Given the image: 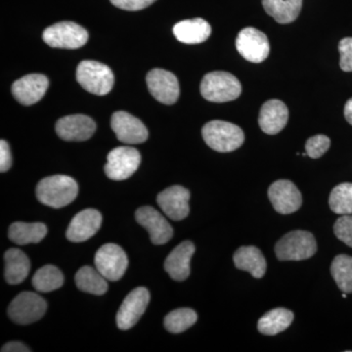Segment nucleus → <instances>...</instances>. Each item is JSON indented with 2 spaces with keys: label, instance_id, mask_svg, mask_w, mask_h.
I'll return each instance as SVG.
<instances>
[{
  "label": "nucleus",
  "instance_id": "obj_1",
  "mask_svg": "<svg viewBox=\"0 0 352 352\" xmlns=\"http://www.w3.org/2000/svg\"><path fill=\"white\" fill-rule=\"evenodd\" d=\"M38 201L53 208L66 207L76 200L78 183L67 175H53L39 182L36 190Z\"/></svg>",
  "mask_w": 352,
  "mask_h": 352
},
{
  "label": "nucleus",
  "instance_id": "obj_2",
  "mask_svg": "<svg viewBox=\"0 0 352 352\" xmlns=\"http://www.w3.org/2000/svg\"><path fill=\"white\" fill-rule=\"evenodd\" d=\"M204 140L214 151H235L243 145L245 134L241 127L223 120H212L201 129Z\"/></svg>",
  "mask_w": 352,
  "mask_h": 352
},
{
  "label": "nucleus",
  "instance_id": "obj_3",
  "mask_svg": "<svg viewBox=\"0 0 352 352\" xmlns=\"http://www.w3.org/2000/svg\"><path fill=\"white\" fill-rule=\"evenodd\" d=\"M201 94L206 100L224 103L237 99L242 94V85L232 74L212 72L204 76L201 82Z\"/></svg>",
  "mask_w": 352,
  "mask_h": 352
},
{
  "label": "nucleus",
  "instance_id": "obj_4",
  "mask_svg": "<svg viewBox=\"0 0 352 352\" xmlns=\"http://www.w3.org/2000/svg\"><path fill=\"white\" fill-rule=\"evenodd\" d=\"M76 80L90 94L103 96L112 90L115 76L107 65L96 61L80 62L76 69Z\"/></svg>",
  "mask_w": 352,
  "mask_h": 352
},
{
  "label": "nucleus",
  "instance_id": "obj_5",
  "mask_svg": "<svg viewBox=\"0 0 352 352\" xmlns=\"http://www.w3.org/2000/svg\"><path fill=\"white\" fill-rule=\"evenodd\" d=\"M317 251L314 236L307 231H292L275 245L277 258L282 261H303L311 258Z\"/></svg>",
  "mask_w": 352,
  "mask_h": 352
},
{
  "label": "nucleus",
  "instance_id": "obj_6",
  "mask_svg": "<svg viewBox=\"0 0 352 352\" xmlns=\"http://www.w3.org/2000/svg\"><path fill=\"white\" fill-rule=\"evenodd\" d=\"M44 43L53 48L78 50L88 41V32L82 25L74 22H60L43 32Z\"/></svg>",
  "mask_w": 352,
  "mask_h": 352
},
{
  "label": "nucleus",
  "instance_id": "obj_7",
  "mask_svg": "<svg viewBox=\"0 0 352 352\" xmlns=\"http://www.w3.org/2000/svg\"><path fill=\"white\" fill-rule=\"evenodd\" d=\"M47 303L41 296L32 292H23L16 296L8 307L11 320L19 325H29L43 318Z\"/></svg>",
  "mask_w": 352,
  "mask_h": 352
},
{
  "label": "nucleus",
  "instance_id": "obj_8",
  "mask_svg": "<svg viewBox=\"0 0 352 352\" xmlns=\"http://www.w3.org/2000/svg\"><path fill=\"white\" fill-rule=\"evenodd\" d=\"M96 270L109 281H119L129 266V258L122 247L116 244L102 245L95 254Z\"/></svg>",
  "mask_w": 352,
  "mask_h": 352
},
{
  "label": "nucleus",
  "instance_id": "obj_9",
  "mask_svg": "<svg viewBox=\"0 0 352 352\" xmlns=\"http://www.w3.org/2000/svg\"><path fill=\"white\" fill-rule=\"evenodd\" d=\"M141 163L140 153L135 148L124 146L109 153L105 173L110 179L120 182L134 175Z\"/></svg>",
  "mask_w": 352,
  "mask_h": 352
},
{
  "label": "nucleus",
  "instance_id": "obj_10",
  "mask_svg": "<svg viewBox=\"0 0 352 352\" xmlns=\"http://www.w3.org/2000/svg\"><path fill=\"white\" fill-rule=\"evenodd\" d=\"M238 52L252 63H261L268 57L270 44L267 36L256 28H245L236 39Z\"/></svg>",
  "mask_w": 352,
  "mask_h": 352
},
{
  "label": "nucleus",
  "instance_id": "obj_11",
  "mask_svg": "<svg viewBox=\"0 0 352 352\" xmlns=\"http://www.w3.org/2000/svg\"><path fill=\"white\" fill-rule=\"evenodd\" d=\"M150 94L164 105H173L179 98L180 88L177 78L170 72L154 69L146 78Z\"/></svg>",
  "mask_w": 352,
  "mask_h": 352
},
{
  "label": "nucleus",
  "instance_id": "obj_12",
  "mask_svg": "<svg viewBox=\"0 0 352 352\" xmlns=\"http://www.w3.org/2000/svg\"><path fill=\"white\" fill-rule=\"evenodd\" d=\"M150 302V293L144 287H139L127 295L117 314V325L120 330H129L141 318Z\"/></svg>",
  "mask_w": 352,
  "mask_h": 352
},
{
  "label": "nucleus",
  "instance_id": "obj_13",
  "mask_svg": "<svg viewBox=\"0 0 352 352\" xmlns=\"http://www.w3.org/2000/svg\"><path fill=\"white\" fill-rule=\"evenodd\" d=\"M111 126L120 142L126 144H141L149 136L147 127L138 118L131 113L119 111L112 116Z\"/></svg>",
  "mask_w": 352,
  "mask_h": 352
},
{
  "label": "nucleus",
  "instance_id": "obj_14",
  "mask_svg": "<svg viewBox=\"0 0 352 352\" xmlns=\"http://www.w3.org/2000/svg\"><path fill=\"white\" fill-rule=\"evenodd\" d=\"M268 197L275 210L280 214H291L300 210L302 197L300 190L289 180H277L270 185Z\"/></svg>",
  "mask_w": 352,
  "mask_h": 352
},
{
  "label": "nucleus",
  "instance_id": "obj_15",
  "mask_svg": "<svg viewBox=\"0 0 352 352\" xmlns=\"http://www.w3.org/2000/svg\"><path fill=\"white\" fill-rule=\"evenodd\" d=\"M135 219L138 223L148 231L153 244L164 245L170 242L173 238V227L156 208L152 207L138 208L135 212Z\"/></svg>",
  "mask_w": 352,
  "mask_h": 352
},
{
  "label": "nucleus",
  "instance_id": "obj_16",
  "mask_svg": "<svg viewBox=\"0 0 352 352\" xmlns=\"http://www.w3.org/2000/svg\"><path fill=\"white\" fill-rule=\"evenodd\" d=\"M190 196L188 189L175 185L161 192L157 201L164 214L170 219L180 221L188 217Z\"/></svg>",
  "mask_w": 352,
  "mask_h": 352
},
{
  "label": "nucleus",
  "instance_id": "obj_17",
  "mask_svg": "<svg viewBox=\"0 0 352 352\" xmlns=\"http://www.w3.org/2000/svg\"><path fill=\"white\" fill-rule=\"evenodd\" d=\"M50 87V80L41 74L23 76L12 85L11 91L16 100L25 106H31L41 101Z\"/></svg>",
  "mask_w": 352,
  "mask_h": 352
},
{
  "label": "nucleus",
  "instance_id": "obj_18",
  "mask_svg": "<svg viewBox=\"0 0 352 352\" xmlns=\"http://www.w3.org/2000/svg\"><path fill=\"white\" fill-rule=\"evenodd\" d=\"M102 224V215L94 208H87L72 219L67 229V239L74 243L85 242L98 232Z\"/></svg>",
  "mask_w": 352,
  "mask_h": 352
},
{
  "label": "nucleus",
  "instance_id": "obj_19",
  "mask_svg": "<svg viewBox=\"0 0 352 352\" xmlns=\"http://www.w3.org/2000/svg\"><path fill=\"white\" fill-rule=\"evenodd\" d=\"M96 124L85 115H72L62 118L56 124V132L65 141H85L91 138Z\"/></svg>",
  "mask_w": 352,
  "mask_h": 352
},
{
  "label": "nucleus",
  "instance_id": "obj_20",
  "mask_svg": "<svg viewBox=\"0 0 352 352\" xmlns=\"http://www.w3.org/2000/svg\"><path fill=\"white\" fill-rule=\"evenodd\" d=\"M195 252V245L191 241H185L168 254L164 261V270L175 281H184L189 277L192 256Z\"/></svg>",
  "mask_w": 352,
  "mask_h": 352
},
{
  "label": "nucleus",
  "instance_id": "obj_21",
  "mask_svg": "<svg viewBox=\"0 0 352 352\" xmlns=\"http://www.w3.org/2000/svg\"><path fill=\"white\" fill-rule=\"evenodd\" d=\"M289 120V110L283 102L272 99L265 102L259 113L258 124L266 134L275 135L283 131Z\"/></svg>",
  "mask_w": 352,
  "mask_h": 352
},
{
  "label": "nucleus",
  "instance_id": "obj_22",
  "mask_svg": "<svg viewBox=\"0 0 352 352\" xmlns=\"http://www.w3.org/2000/svg\"><path fill=\"white\" fill-rule=\"evenodd\" d=\"M212 28L201 18L184 20L173 27V34L178 41L185 44H199L210 38Z\"/></svg>",
  "mask_w": 352,
  "mask_h": 352
},
{
  "label": "nucleus",
  "instance_id": "obj_23",
  "mask_svg": "<svg viewBox=\"0 0 352 352\" xmlns=\"http://www.w3.org/2000/svg\"><path fill=\"white\" fill-rule=\"evenodd\" d=\"M233 259L238 270L248 271L256 279H261L265 274V258L261 250L254 245L241 247L234 254Z\"/></svg>",
  "mask_w": 352,
  "mask_h": 352
},
{
  "label": "nucleus",
  "instance_id": "obj_24",
  "mask_svg": "<svg viewBox=\"0 0 352 352\" xmlns=\"http://www.w3.org/2000/svg\"><path fill=\"white\" fill-rule=\"evenodd\" d=\"M4 261L7 283L18 285L25 281L31 270V263L27 254L17 248H12L4 254Z\"/></svg>",
  "mask_w": 352,
  "mask_h": 352
},
{
  "label": "nucleus",
  "instance_id": "obj_25",
  "mask_svg": "<svg viewBox=\"0 0 352 352\" xmlns=\"http://www.w3.org/2000/svg\"><path fill=\"white\" fill-rule=\"evenodd\" d=\"M47 227L41 222H14L9 227L8 237L16 245L36 244L45 238Z\"/></svg>",
  "mask_w": 352,
  "mask_h": 352
},
{
  "label": "nucleus",
  "instance_id": "obj_26",
  "mask_svg": "<svg viewBox=\"0 0 352 352\" xmlns=\"http://www.w3.org/2000/svg\"><path fill=\"white\" fill-rule=\"evenodd\" d=\"M263 6L279 24H289L300 15L302 0H263Z\"/></svg>",
  "mask_w": 352,
  "mask_h": 352
},
{
  "label": "nucleus",
  "instance_id": "obj_27",
  "mask_svg": "<svg viewBox=\"0 0 352 352\" xmlns=\"http://www.w3.org/2000/svg\"><path fill=\"white\" fill-rule=\"evenodd\" d=\"M294 314L286 308H275L263 315L258 320L259 332L266 336H274L282 333L291 325Z\"/></svg>",
  "mask_w": 352,
  "mask_h": 352
},
{
  "label": "nucleus",
  "instance_id": "obj_28",
  "mask_svg": "<svg viewBox=\"0 0 352 352\" xmlns=\"http://www.w3.org/2000/svg\"><path fill=\"white\" fill-rule=\"evenodd\" d=\"M75 281L78 288L85 293L102 296L108 291L107 279L98 270L83 266L76 272Z\"/></svg>",
  "mask_w": 352,
  "mask_h": 352
},
{
  "label": "nucleus",
  "instance_id": "obj_29",
  "mask_svg": "<svg viewBox=\"0 0 352 352\" xmlns=\"http://www.w3.org/2000/svg\"><path fill=\"white\" fill-rule=\"evenodd\" d=\"M63 284V273L54 265H45L39 268L32 278V286L39 293H50L61 288Z\"/></svg>",
  "mask_w": 352,
  "mask_h": 352
},
{
  "label": "nucleus",
  "instance_id": "obj_30",
  "mask_svg": "<svg viewBox=\"0 0 352 352\" xmlns=\"http://www.w3.org/2000/svg\"><path fill=\"white\" fill-rule=\"evenodd\" d=\"M331 273L342 293L352 294V256H336L331 265Z\"/></svg>",
  "mask_w": 352,
  "mask_h": 352
},
{
  "label": "nucleus",
  "instance_id": "obj_31",
  "mask_svg": "<svg viewBox=\"0 0 352 352\" xmlns=\"http://www.w3.org/2000/svg\"><path fill=\"white\" fill-rule=\"evenodd\" d=\"M197 319L198 315L191 308H178L166 315L164 324L168 332L180 333L192 327Z\"/></svg>",
  "mask_w": 352,
  "mask_h": 352
},
{
  "label": "nucleus",
  "instance_id": "obj_32",
  "mask_svg": "<svg viewBox=\"0 0 352 352\" xmlns=\"http://www.w3.org/2000/svg\"><path fill=\"white\" fill-rule=\"evenodd\" d=\"M329 205L335 214H352V183H340L331 192Z\"/></svg>",
  "mask_w": 352,
  "mask_h": 352
},
{
  "label": "nucleus",
  "instance_id": "obj_33",
  "mask_svg": "<svg viewBox=\"0 0 352 352\" xmlns=\"http://www.w3.org/2000/svg\"><path fill=\"white\" fill-rule=\"evenodd\" d=\"M330 145V138L328 136L319 134V135H315L314 138L308 139L307 144H305V151H307V156L311 159H318L328 151Z\"/></svg>",
  "mask_w": 352,
  "mask_h": 352
},
{
  "label": "nucleus",
  "instance_id": "obj_34",
  "mask_svg": "<svg viewBox=\"0 0 352 352\" xmlns=\"http://www.w3.org/2000/svg\"><path fill=\"white\" fill-rule=\"evenodd\" d=\"M333 232L338 239L352 248V215L344 214L336 221Z\"/></svg>",
  "mask_w": 352,
  "mask_h": 352
},
{
  "label": "nucleus",
  "instance_id": "obj_35",
  "mask_svg": "<svg viewBox=\"0 0 352 352\" xmlns=\"http://www.w3.org/2000/svg\"><path fill=\"white\" fill-rule=\"evenodd\" d=\"M340 67L342 71L352 72V38L342 39L339 44Z\"/></svg>",
  "mask_w": 352,
  "mask_h": 352
},
{
  "label": "nucleus",
  "instance_id": "obj_36",
  "mask_svg": "<svg viewBox=\"0 0 352 352\" xmlns=\"http://www.w3.org/2000/svg\"><path fill=\"white\" fill-rule=\"evenodd\" d=\"M118 8L126 11H138L152 6L156 0H110Z\"/></svg>",
  "mask_w": 352,
  "mask_h": 352
},
{
  "label": "nucleus",
  "instance_id": "obj_37",
  "mask_svg": "<svg viewBox=\"0 0 352 352\" xmlns=\"http://www.w3.org/2000/svg\"><path fill=\"white\" fill-rule=\"evenodd\" d=\"M12 166V156L8 143L6 140L0 141V171L6 173Z\"/></svg>",
  "mask_w": 352,
  "mask_h": 352
},
{
  "label": "nucleus",
  "instance_id": "obj_38",
  "mask_svg": "<svg viewBox=\"0 0 352 352\" xmlns=\"http://www.w3.org/2000/svg\"><path fill=\"white\" fill-rule=\"evenodd\" d=\"M2 352H30L32 351L25 344L20 342H10L4 344L1 349Z\"/></svg>",
  "mask_w": 352,
  "mask_h": 352
},
{
  "label": "nucleus",
  "instance_id": "obj_39",
  "mask_svg": "<svg viewBox=\"0 0 352 352\" xmlns=\"http://www.w3.org/2000/svg\"><path fill=\"white\" fill-rule=\"evenodd\" d=\"M344 117H346L347 122L352 126V98L349 99L344 106Z\"/></svg>",
  "mask_w": 352,
  "mask_h": 352
}]
</instances>
